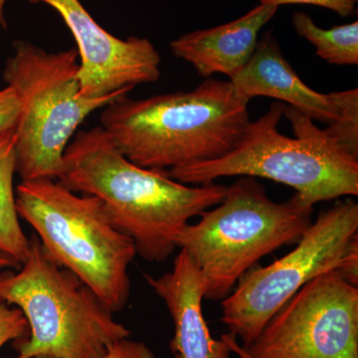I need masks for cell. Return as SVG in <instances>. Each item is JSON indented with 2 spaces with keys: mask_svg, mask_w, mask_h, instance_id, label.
Here are the masks:
<instances>
[{
  "mask_svg": "<svg viewBox=\"0 0 358 358\" xmlns=\"http://www.w3.org/2000/svg\"><path fill=\"white\" fill-rule=\"evenodd\" d=\"M229 81L246 100L270 96L289 103L313 121L329 124L338 115L331 94L317 93L301 81L272 31L264 33L248 63Z\"/></svg>",
  "mask_w": 358,
  "mask_h": 358,
  "instance_id": "cell-12",
  "label": "cell"
},
{
  "mask_svg": "<svg viewBox=\"0 0 358 358\" xmlns=\"http://www.w3.org/2000/svg\"><path fill=\"white\" fill-rule=\"evenodd\" d=\"M29 240L17 272H0V299L20 308L29 327L15 341L13 358H101L115 341L129 338L94 292L47 255L38 237Z\"/></svg>",
  "mask_w": 358,
  "mask_h": 358,
  "instance_id": "cell-6",
  "label": "cell"
},
{
  "mask_svg": "<svg viewBox=\"0 0 358 358\" xmlns=\"http://www.w3.org/2000/svg\"><path fill=\"white\" fill-rule=\"evenodd\" d=\"M20 266L15 259L0 250V272L6 270H18Z\"/></svg>",
  "mask_w": 358,
  "mask_h": 358,
  "instance_id": "cell-22",
  "label": "cell"
},
{
  "mask_svg": "<svg viewBox=\"0 0 358 358\" xmlns=\"http://www.w3.org/2000/svg\"><path fill=\"white\" fill-rule=\"evenodd\" d=\"M167 174L188 185H210L225 176L271 179L291 186L313 206L358 194V159L312 119L281 102L250 122L227 154L169 169Z\"/></svg>",
  "mask_w": 358,
  "mask_h": 358,
  "instance_id": "cell-3",
  "label": "cell"
},
{
  "mask_svg": "<svg viewBox=\"0 0 358 358\" xmlns=\"http://www.w3.org/2000/svg\"><path fill=\"white\" fill-rule=\"evenodd\" d=\"M101 358H155L145 343L129 338L115 341Z\"/></svg>",
  "mask_w": 358,
  "mask_h": 358,
  "instance_id": "cell-19",
  "label": "cell"
},
{
  "mask_svg": "<svg viewBox=\"0 0 358 358\" xmlns=\"http://www.w3.org/2000/svg\"><path fill=\"white\" fill-rule=\"evenodd\" d=\"M249 102L230 81L207 79L192 92L121 96L103 108L101 127L136 166L169 171L230 152L251 122Z\"/></svg>",
  "mask_w": 358,
  "mask_h": 358,
  "instance_id": "cell-2",
  "label": "cell"
},
{
  "mask_svg": "<svg viewBox=\"0 0 358 358\" xmlns=\"http://www.w3.org/2000/svg\"><path fill=\"white\" fill-rule=\"evenodd\" d=\"M224 341L227 343L228 346H229L231 352L235 353V355H238L239 358H254L247 352V350H245L243 346L240 345L238 343L236 336H233V334H223L222 338Z\"/></svg>",
  "mask_w": 358,
  "mask_h": 358,
  "instance_id": "cell-21",
  "label": "cell"
},
{
  "mask_svg": "<svg viewBox=\"0 0 358 358\" xmlns=\"http://www.w3.org/2000/svg\"><path fill=\"white\" fill-rule=\"evenodd\" d=\"M57 180L72 192L100 199L110 223L152 263L173 255L178 233L190 219L220 203L228 188L185 185L167 171L136 166L101 126L78 131L66 148Z\"/></svg>",
  "mask_w": 358,
  "mask_h": 358,
  "instance_id": "cell-1",
  "label": "cell"
},
{
  "mask_svg": "<svg viewBox=\"0 0 358 358\" xmlns=\"http://www.w3.org/2000/svg\"><path fill=\"white\" fill-rule=\"evenodd\" d=\"M313 212L296 193L278 203L255 178L240 176L220 203L178 233L176 246L199 268L204 299L224 300L260 259L298 242L313 223Z\"/></svg>",
  "mask_w": 358,
  "mask_h": 358,
  "instance_id": "cell-4",
  "label": "cell"
},
{
  "mask_svg": "<svg viewBox=\"0 0 358 358\" xmlns=\"http://www.w3.org/2000/svg\"><path fill=\"white\" fill-rule=\"evenodd\" d=\"M331 271L358 286V204L352 199L320 213L287 255L245 273L222 300L221 320L248 348L303 285Z\"/></svg>",
  "mask_w": 358,
  "mask_h": 358,
  "instance_id": "cell-8",
  "label": "cell"
},
{
  "mask_svg": "<svg viewBox=\"0 0 358 358\" xmlns=\"http://www.w3.org/2000/svg\"><path fill=\"white\" fill-rule=\"evenodd\" d=\"M336 103V119L324 129L348 154L358 159V90L331 93Z\"/></svg>",
  "mask_w": 358,
  "mask_h": 358,
  "instance_id": "cell-16",
  "label": "cell"
},
{
  "mask_svg": "<svg viewBox=\"0 0 358 358\" xmlns=\"http://www.w3.org/2000/svg\"><path fill=\"white\" fill-rule=\"evenodd\" d=\"M293 23L298 34L310 41L317 49V55L329 64H358L357 21L322 29L308 14L296 13Z\"/></svg>",
  "mask_w": 358,
  "mask_h": 358,
  "instance_id": "cell-15",
  "label": "cell"
},
{
  "mask_svg": "<svg viewBox=\"0 0 358 358\" xmlns=\"http://www.w3.org/2000/svg\"><path fill=\"white\" fill-rule=\"evenodd\" d=\"M145 278L173 317L174 336L169 346L176 358H233L227 343L211 336L202 313L201 275L185 250L174 259L171 272Z\"/></svg>",
  "mask_w": 358,
  "mask_h": 358,
  "instance_id": "cell-11",
  "label": "cell"
},
{
  "mask_svg": "<svg viewBox=\"0 0 358 358\" xmlns=\"http://www.w3.org/2000/svg\"><path fill=\"white\" fill-rule=\"evenodd\" d=\"M34 358H55V357H49V355H39V357H36Z\"/></svg>",
  "mask_w": 358,
  "mask_h": 358,
  "instance_id": "cell-24",
  "label": "cell"
},
{
  "mask_svg": "<svg viewBox=\"0 0 358 358\" xmlns=\"http://www.w3.org/2000/svg\"><path fill=\"white\" fill-rule=\"evenodd\" d=\"M245 350L254 358H358V286L338 271L313 278Z\"/></svg>",
  "mask_w": 358,
  "mask_h": 358,
  "instance_id": "cell-9",
  "label": "cell"
},
{
  "mask_svg": "<svg viewBox=\"0 0 358 358\" xmlns=\"http://www.w3.org/2000/svg\"><path fill=\"white\" fill-rule=\"evenodd\" d=\"M6 1L7 0H0V26L4 29L7 27V21L4 16V6H6Z\"/></svg>",
  "mask_w": 358,
  "mask_h": 358,
  "instance_id": "cell-23",
  "label": "cell"
},
{
  "mask_svg": "<svg viewBox=\"0 0 358 358\" xmlns=\"http://www.w3.org/2000/svg\"><path fill=\"white\" fill-rule=\"evenodd\" d=\"M78 71L75 49L52 53L25 40L14 41L2 77L20 103L15 155L16 173L22 180L58 179L78 127L96 110L121 98H81Z\"/></svg>",
  "mask_w": 358,
  "mask_h": 358,
  "instance_id": "cell-7",
  "label": "cell"
},
{
  "mask_svg": "<svg viewBox=\"0 0 358 358\" xmlns=\"http://www.w3.org/2000/svg\"><path fill=\"white\" fill-rule=\"evenodd\" d=\"M20 114V103L10 87L0 90V136L16 129Z\"/></svg>",
  "mask_w": 358,
  "mask_h": 358,
  "instance_id": "cell-18",
  "label": "cell"
},
{
  "mask_svg": "<svg viewBox=\"0 0 358 358\" xmlns=\"http://www.w3.org/2000/svg\"><path fill=\"white\" fill-rule=\"evenodd\" d=\"M277 10V6L260 3L236 20L182 35L171 42V51L192 64L201 77L223 74L231 79L248 63L256 50L259 32Z\"/></svg>",
  "mask_w": 358,
  "mask_h": 358,
  "instance_id": "cell-13",
  "label": "cell"
},
{
  "mask_svg": "<svg viewBox=\"0 0 358 358\" xmlns=\"http://www.w3.org/2000/svg\"><path fill=\"white\" fill-rule=\"evenodd\" d=\"M15 129L0 136V250L24 262L30 247L20 223L16 209L15 190L13 187L16 173Z\"/></svg>",
  "mask_w": 358,
  "mask_h": 358,
  "instance_id": "cell-14",
  "label": "cell"
},
{
  "mask_svg": "<svg viewBox=\"0 0 358 358\" xmlns=\"http://www.w3.org/2000/svg\"><path fill=\"white\" fill-rule=\"evenodd\" d=\"M57 11L76 40L79 96L89 100L128 96L136 85L160 77L159 52L147 38H117L103 29L80 0H28Z\"/></svg>",
  "mask_w": 358,
  "mask_h": 358,
  "instance_id": "cell-10",
  "label": "cell"
},
{
  "mask_svg": "<svg viewBox=\"0 0 358 358\" xmlns=\"http://www.w3.org/2000/svg\"><path fill=\"white\" fill-rule=\"evenodd\" d=\"M20 217L37 233L47 255L77 275L113 313L131 293V238L110 223L100 199L78 195L57 179L22 180L16 187Z\"/></svg>",
  "mask_w": 358,
  "mask_h": 358,
  "instance_id": "cell-5",
  "label": "cell"
},
{
  "mask_svg": "<svg viewBox=\"0 0 358 358\" xmlns=\"http://www.w3.org/2000/svg\"><path fill=\"white\" fill-rule=\"evenodd\" d=\"M28 331L27 320L20 308L0 299V350L10 341L25 338Z\"/></svg>",
  "mask_w": 358,
  "mask_h": 358,
  "instance_id": "cell-17",
  "label": "cell"
},
{
  "mask_svg": "<svg viewBox=\"0 0 358 358\" xmlns=\"http://www.w3.org/2000/svg\"><path fill=\"white\" fill-rule=\"evenodd\" d=\"M260 3L277 7L284 4H312L326 7L343 17H348L355 11L357 0H260Z\"/></svg>",
  "mask_w": 358,
  "mask_h": 358,
  "instance_id": "cell-20",
  "label": "cell"
}]
</instances>
